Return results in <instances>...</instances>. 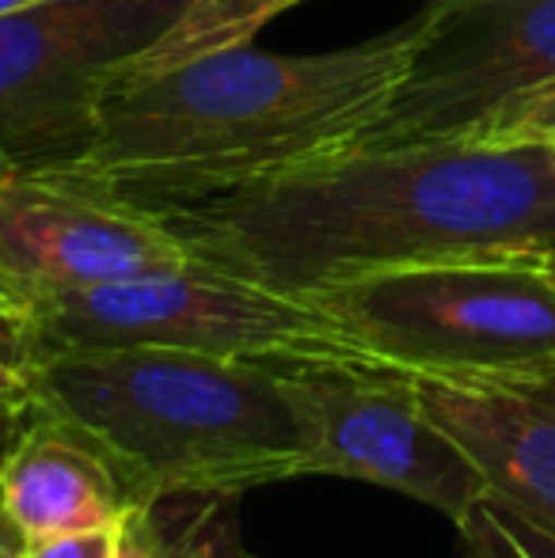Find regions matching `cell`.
Returning a JSON list of instances; mask_svg holds the SVG:
<instances>
[{"instance_id": "3", "label": "cell", "mask_w": 555, "mask_h": 558, "mask_svg": "<svg viewBox=\"0 0 555 558\" xmlns=\"http://www.w3.org/2000/svg\"><path fill=\"white\" fill-rule=\"evenodd\" d=\"M23 368L31 411L96 445L134 509L232 501L309 468V418L270 361L114 345L38 353Z\"/></svg>"}, {"instance_id": "25", "label": "cell", "mask_w": 555, "mask_h": 558, "mask_svg": "<svg viewBox=\"0 0 555 558\" xmlns=\"http://www.w3.org/2000/svg\"><path fill=\"white\" fill-rule=\"evenodd\" d=\"M4 168H8V163H4V160H0V171H4Z\"/></svg>"}, {"instance_id": "16", "label": "cell", "mask_w": 555, "mask_h": 558, "mask_svg": "<svg viewBox=\"0 0 555 558\" xmlns=\"http://www.w3.org/2000/svg\"><path fill=\"white\" fill-rule=\"evenodd\" d=\"M555 133V84L536 96L521 99L514 111H506L487 130L483 141H526V137H552Z\"/></svg>"}, {"instance_id": "23", "label": "cell", "mask_w": 555, "mask_h": 558, "mask_svg": "<svg viewBox=\"0 0 555 558\" xmlns=\"http://www.w3.org/2000/svg\"><path fill=\"white\" fill-rule=\"evenodd\" d=\"M544 270H548L552 281H555V251H552V255H544Z\"/></svg>"}, {"instance_id": "12", "label": "cell", "mask_w": 555, "mask_h": 558, "mask_svg": "<svg viewBox=\"0 0 555 558\" xmlns=\"http://www.w3.org/2000/svg\"><path fill=\"white\" fill-rule=\"evenodd\" d=\"M293 4H301V0H186L171 20V27L119 76L168 73V69L206 58V53L248 46L275 15L289 12Z\"/></svg>"}, {"instance_id": "8", "label": "cell", "mask_w": 555, "mask_h": 558, "mask_svg": "<svg viewBox=\"0 0 555 558\" xmlns=\"http://www.w3.org/2000/svg\"><path fill=\"white\" fill-rule=\"evenodd\" d=\"M281 376L312 429L304 475L385 486L453 524L487 494L472 456L426 414L419 376L373 361H301Z\"/></svg>"}, {"instance_id": "1", "label": "cell", "mask_w": 555, "mask_h": 558, "mask_svg": "<svg viewBox=\"0 0 555 558\" xmlns=\"http://www.w3.org/2000/svg\"><path fill=\"white\" fill-rule=\"evenodd\" d=\"M99 179L171 228L194 263L293 296L388 266L555 251V148L541 137L331 148L202 179Z\"/></svg>"}, {"instance_id": "2", "label": "cell", "mask_w": 555, "mask_h": 558, "mask_svg": "<svg viewBox=\"0 0 555 558\" xmlns=\"http://www.w3.org/2000/svg\"><path fill=\"white\" fill-rule=\"evenodd\" d=\"M437 0L327 53L232 46L153 76H114L81 163L107 179H202L354 145L434 27Z\"/></svg>"}, {"instance_id": "11", "label": "cell", "mask_w": 555, "mask_h": 558, "mask_svg": "<svg viewBox=\"0 0 555 558\" xmlns=\"http://www.w3.org/2000/svg\"><path fill=\"white\" fill-rule=\"evenodd\" d=\"M134 513L119 471L96 445L53 418H35L0 463V517L20 539L104 529Z\"/></svg>"}, {"instance_id": "10", "label": "cell", "mask_w": 555, "mask_h": 558, "mask_svg": "<svg viewBox=\"0 0 555 558\" xmlns=\"http://www.w3.org/2000/svg\"><path fill=\"white\" fill-rule=\"evenodd\" d=\"M419 396L491 494L555 529V373L503 384L419 380Z\"/></svg>"}, {"instance_id": "22", "label": "cell", "mask_w": 555, "mask_h": 558, "mask_svg": "<svg viewBox=\"0 0 555 558\" xmlns=\"http://www.w3.org/2000/svg\"><path fill=\"white\" fill-rule=\"evenodd\" d=\"M31 4H38V0H0V15H12V12H20V8H31Z\"/></svg>"}, {"instance_id": "24", "label": "cell", "mask_w": 555, "mask_h": 558, "mask_svg": "<svg viewBox=\"0 0 555 558\" xmlns=\"http://www.w3.org/2000/svg\"><path fill=\"white\" fill-rule=\"evenodd\" d=\"M541 141H548V145L555 148V133H552V137H541Z\"/></svg>"}, {"instance_id": "19", "label": "cell", "mask_w": 555, "mask_h": 558, "mask_svg": "<svg viewBox=\"0 0 555 558\" xmlns=\"http://www.w3.org/2000/svg\"><path fill=\"white\" fill-rule=\"evenodd\" d=\"M31 418H35L31 403H0V463L12 452V445L20 441V434L27 429Z\"/></svg>"}, {"instance_id": "5", "label": "cell", "mask_w": 555, "mask_h": 558, "mask_svg": "<svg viewBox=\"0 0 555 558\" xmlns=\"http://www.w3.org/2000/svg\"><path fill=\"white\" fill-rule=\"evenodd\" d=\"M12 308L20 324V361L114 345L214 353L270 365L373 361L309 296L232 278L202 263L107 286L23 296Z\"/></svg>"}, {"instance_id": "17", "label": "cell", "mask_w": 555, "mask_h": 558, "mask_svg": "<svg viewBox=\"0 0 555 558\" xmlns=\"http://www.w3.org/2000/svg\"><path fill=\"white\" fill-rule=\"evenodd\" d=\"M119 558H168V547L160 539V529L153 521V509H134L122 524Z\"/></svg>"}, {"instance_id": "6", "label": "cell", "mask_w": 555, "mask_h": 558, "mask_svg": "<svg viewBox=\"0 0 555 558\" xmlns=\"http://www.w3.org/2000/svg\"><path fill=\"white\" fill-rule=\"evenodd\" d=\"M186 0H38L0 15V160L81 163L111 81Z\"/></svg>"}, {"instance_id": "14", "label": "cell", "mask_w": 555, "mask_h": 558, "mask_svg": "<svg viewBox=\"0 0 555 558\" xmlns=\"http://www.w3.org/2000/svg\"><path fill=\"white\" fill-rule=\"evenodd\" d=\"M217 506H225V501L191 498V509L179 517H168V521L160 517V509L148 506L164 547H168V558H260L240 544L232 524L217 513Z\"/></svg>"}, {"instance_id": "15", "label": "cell", "mask_w": 555, "mask_h": 558, "mask_svg": "<svg viewBox=\"0 0 555 558\" xmlns=\"http://www.w3.org/2000/svg\"><path fill=\"white\" fill-rule=\"evenodd\" d=\"M122 524H104V529L61 532V536L23 539L20 558H119Z\"/></svg>"}, {"instance_id": "13", "label": "cell", "mask_w": 555, "mask_h": 558, "mask_svg": "<svg viewBox=\"0 0 555 558\" xmlns=\"http://www.w3.org/2000/svg\"><path fill=\"white\" fill-rule=\"evenodd\" d=\"M457 532L460 558H555V529L491 490L460 517Z\"/></svg>"}, {"instance_id": "4", "label": "cell", "mask_w": 555, "mask_h": 558, "mask_svg": "<svg viewBox=\"0 0 555 558\" xmlns=\"http://www.w3.org/2000/svg\"><path fill=\"white\" fill-rule=\"evenodd\" d=\"M304 296L377 365L419 380L503 384L555 373V281L544 258L388 266Z\"/></svg>"}, {"instance_id": "9", "label": "cell", "mask_w": 555, "mask_h": 558, "mask_svg": "<svg viewBox=\"0 0 555 558\" xmlns=\"http://www.w3.org/2000/svg\"><path fill=\"white\" fill-rule=\"evenodd\" d=\"M183 266V240L92 171H0V293L12 304Z\"/></svg>"}, {"instance_id": "7", "label": "cell", "mask_w": 555, "mask_h": 558, "mask_svg": "<svg viewBox=\"0 0 555 558\" xmlns=\"http://www.w3.org/2000/svg\"><path fill=\"white\" fill-rule=\"evenodd\" d=\"M555 84V0H437L400 88L347 148L483 141Z\"/></svg>"}, {"instance_id": "21", "label": "cell", "mask_w": 555, "mask_h": 558, "mask_svg": "<svg viewBox=\"0 0 555 558\" xmlns=\"http://www.w3.org/2000/svg\"><path fill=\"white\" fill-rule=\"evenodd\" d=\"M20 547H23V539L15 536L4 517H0V558H20Z\"/></svg>"}, {"instance_id": "20", "label": "cell", "mask_w": 555, "mask_h": 558, "mask_svg": "<svg viewBox=\"0 0 555 558\" xmlns=\"http://www.w3.org/2000/svg\"><path fill=\"white\" fill-rule=\"evenodd\" d=\"M0 350L20 361V324H15V308L4 293H0Z\"/></svg>"}, {"instance_id": "18", "label": "cell", "mask_w": 555, "mask_h": 558, "mask_svg": "<svg viewBox=\"0 0 555 558\" xmlns=\"http://www.w3.org/2000/svg\"><path fill=\"white\" fill-rule=\"evenodd\" d=\"M0 403H31L27 368L4 350H0Z\"/></svg>"}]
</instances>
